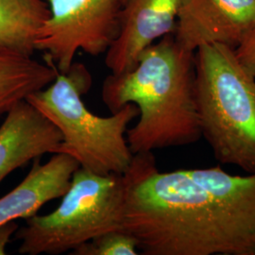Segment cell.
<instances>
[{
	"label": "cell",
	"instance_id": "6da1fadb",
	"mask_svg": "<svg viewBox=\"0 0 255 255\" xmlns=\"http://www.w3.org/2000/svg\"><path fill=\"white\" fill-rule=\"evenodd\" d=\"M122 231L145 255H255V219L234 209L187 169L160 172L152 152L133 155Z\"/></svg>",
	"mask_w": 255,
	"mask_h": 255
},
{
	"label": "cell",
	"instance_id": "9c48e42d",
	"mask_svg": "<svg viewBox=\"0 0 255 255\" xmlns=\"http://www.w3.org/2000/svg\"><path fill=\"white\" fill-rule=\"evenodd\" d=\"M0 126V182L10 172L46 153H55L62 133L26 100L6 114Z\"/></svg>",
	"mask_w": 255,
	"mask_h": 255
},
{
	"label": "cell",
	"instance_id": "8fae6325",
	"mask_svg": "<svg viewBox=\"0 0 255 255\" xmlns=\"http://www.w3.org/2000/svg\"><path fill=\"white\" fill-rule=\"evenodd\" d=\"M48 16L46 0H0V54L32 57Z\"/></svg>",
	"mask_w": 255,
	"mask_h": 255
},
{
	"label": "cell",
	"instance_id": "52a82bcc",
	"mask_svg": "<svg viewBox=\"0 0 255 255\" xmlns=\"http://www.w3.org/2000/svg\"><path fill=\"white\" fill-rule=\"evenodd\" d=\"M255 27V0H182L174 35L195 51L208 43L236 49Z\"/></svg>",
	"mask_w": 255,
	"mask_h": 255
},
{
	"label": "cell",
	"instance_id": "4fadbf2b",
	"mask_svg": "<svg viewBox=\"0 0 255 255\" xmlns=\"http://www.w3.org/2000/svg\"><path fill=\"white\" fill-rule=\"evenodd\" d=\"M136 240L124 231H112L77 248L73 255H136Z\"/></svg>",
	"mask_w": 255,
	"mask_h": 255
},
{
	"label": "cell",
	"instance_id": "7c38bea8",
	"mask_svg": "<svg viewBox=\"0 0 255 255\" xmlns=\"http://www.w3.org/2000/svg\"><path fill=\"white\" fill-rule=\"evenodd\" d=\"M32 57L0 54V116L7 114L29 94L48 86L56 79L58 69Z\"/></svg>",
	"mask_w": 255,
	"mask_h": 255
},
{
	"label": "cell",
	"instance_id": "5b68a950",
	"mask_svg": "<svg viewBox=\"0 0 255 255\" xmlns=\"http://www.w3.org/2000/svg\"><path fill=\"white\" fill-rule=\"evenodd\" d=\"M126 189L125 174L100 175L79 167L59 207L27 218L15 232L19 254L62 255L108 232L122 231Z\"/></svg>",
	"mask_w": 255,
	"mask_h": 255
},
{
	"label": "cell",
	"instance_id": "3957f363",
	"mask_svg": "<svg viewBox=\"0 0 255 255\" xmlns=\"http://www.w3.org/2000/svg\"><path fill=\"white\" fill-rule=\"evenodd\" d=\"M91 85L87 67L73 63L66 73L58 72L48 87L29 94L26 101L61 131L55 153L73 157L80 167L94 173L125 174L134 155L125 133L139 111L128 103L108 118L93 114L82 101Z\"/></svg>",
	"mask_w": 255,
	"mask_h": 255
},
{
	"label": "cell",
	"instance_id": "30bf717a",
	"mask_svg": "<svg viewBox=\"0 0 255 255\" xmlns=\"http://www.w3.org/2000/svg\"><path fill=\"white\" fill-rule=\"evenodd\" d=\"M79 167L73 157L64 153H54L46 164H41L40 158L33 160L27 177L0 199V226L30 218L48 201L62 198Z\"/></svg>",
	"mask_w": 255,
	"mask_h": 255
},
{
	"label": "cell",
	"instance_id": "9a60e30c",
	"mask_svg": "<svg viewBox=\"0 0 255 255\" xmlns=\"http://www.w3.org/2000/svg\"><path fill=\"white\" fill-rule=\"evenodd\" d=\"M15 221H9L0 226V255H6V247L10 241V237L18 230V224Z\"/></svg>",
	"mask_w": 255,
	"mask_h": 255
},
{
	"label": "cell",
	"instance_id": "5bb4252c",
	"mask_svg": "<svg viewBox=\"0 0 255 255\" xmlns=\"http://www.w3.org/2000/svg\"><path fill=\"white\" fill-rule=\"evenodd\" d=\"M238 61L255 78V27L235 49Z\"/></svg>",
	"mask_w": 255,
	"mask_h": 255
},
{
	"label": "cell",
	"instance_id": "8992f818",
	"mask_svg": "<svg viewBox=\"0 0 255 255\" xmlns=\"http://www.w3.org/2000/svg\"><path fill=\"white\" fill-rule=\"evenodd\" d=\"M49 16L40 27L36 50L66 73L82 49L91 56L106 53L118 37L124 0H46Z\"/></svg>",
	"mask_w": 255,
	"mask_h": 255
},
{
	"label": "cell",
	"instance_id": "ba28073f",
	"mask_svg": "<svg viewBox=\"0 0 255 255\" xmlns=\"http://www.w3.org/2000/svg\"><path fill=\"white\" fill-rule=\"evenodd\" d=\"M182 0H124L118 37L106 52L112 74L135 67L140 54L155 40L172 33Z\"/></svg>",
	"mask_w": 255,
	"mask_h": 255
},
{
	"label": "cell",
	"instance_id": "277c9868",
	"mask_svg": "<svg viewBox=\"0 0 255 255\" xmlns=\"http://www.w3.org/2000/svg\"><path fill=\"white\" fill-rule=\"evenodd\" d=\"M201 136L221 164L255 173V78L235 49L208 43L195 50Z\"/></svg>",
	"mask_w": 255,
	"mask_h": 255
},
{
	"label": "cell",
	"instance_id": "7a4b0ae2",
	"mask_svg": "<svg viewBox=\"0 0 255 255\" xmlns=\"http://www.w3.org/2000/svg\"><path fill=\"white\" fill-rule=\"evenodd\" d=\"M101 99L112 114L135 104L139 121L127 129L133 154L188 146L201 137L196 97L195 51L166 34L140 54L135 67L109 75Z\"/></svg>",
	"mask_w": 255,
	"mask_h": 255
}]
</instances>
